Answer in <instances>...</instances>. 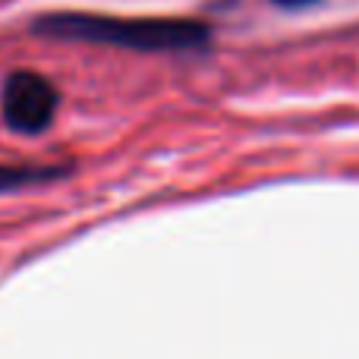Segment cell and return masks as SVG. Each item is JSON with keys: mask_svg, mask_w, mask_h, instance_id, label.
Listing matches in <instances>:
<instances>
[{"mask_svg": "<svg viewBox=\"0 0 359 359\" xmlns=\"http://www.w3.org/2000/svg\"><path fill=\"white\" fill-rule=\"evenodd\" d=\"M67 168H41V164H0V192L25 189V186H41L67 177Z\"/></svg>", "mask_w": 359, "mask_h": 359, "instance_id": "cell-3", "label": "cell"}, {"mask_svg": "<svg viewBox=\"0 0 359 359\" xmlns=\"http://www.w3.org/2000/svg\"><path fill=\"white\" fill-rule=\"evenodd\" d=\"M57 104H60V95H57L54 82L44 79L41 73H32V69L10 73L0 88L4 123L22 136H38L48 130L57 117Z\"/></svg>", "mask_w": 359, "mask_h": 359, "instance_id": "cell-2", "label": "cell"}, {"mask_svg": "<svg viewBox=\"0 0 359 359\" xmlns=\"http://www.w3.org/2000/svg\"><path fill=\"white\" fill-rule=\"evenodd\" d=\"M278 6H287V10H299V6H312V4H322V0H271Z\"/></svg>", "mask_w": 359, "mask_h": 359, "instance_id": "cell-4", "label": "cell"}, {"mask_svg": "<svg viewBox=\"0 0 359 359\" xmlns=\"http://www.w3.org/2000/svg\"><path fill=\"white\" fill-rule=\"evenodd\" d=\"M32 32L60 41L111 44L142 54H177L205 50L211 44V25L180 16H104V13H44Z\"/></svg>", "mask_w": 359, "mask_h": 359, "instance_id": "cell-1", "label": "cell"}]
</instances>
